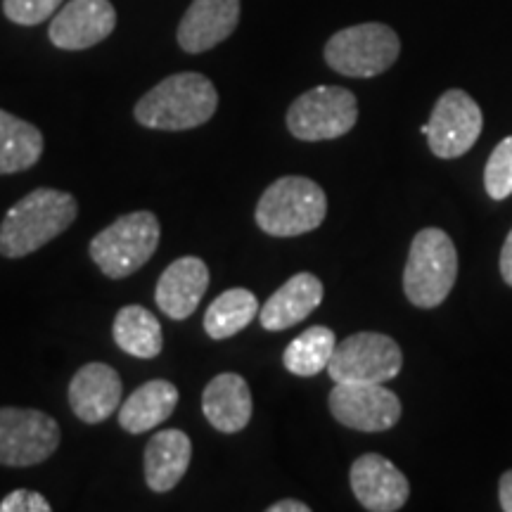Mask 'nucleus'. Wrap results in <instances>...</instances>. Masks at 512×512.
Listing matches in <instances>:
<instances>
[{"mask_svg": "<svg viewBox=\"0 0 512 512\" xmlns=\"http://www.w3.org/2000/svg\"><path fill=\"white\" fill-rule=\"evenodd\" d=\"M259 316V299L245 287L226 290L204 313V332L211 339H228L245 330L252 320Z\"/></svg>", "mask_w": 512, "mask_h": 512, "instance_id": "nucleus-23", "label": "nucleus"}, {"mask_svg": "<svg viewBox=\"0 0 512 512\" xmlns=\"http://www.w3.org/2000/svg\"><path fill=\"white\" fill-rule=\"evenodd\" d=\"M484 117L475 100L460 88L446 91L427 124V143L439 159L463 157L482 136Z\"/></svg>", "mask_w": 512, "mask_h": 512, "instance_id": "nucleus-10", "label": "nucleus"}, {"mask_svg": "<svg viewBox=\"0 0 512 512\" xmlns=\"http://www.w3.org/2000/svg\"><path fill=\"white\" fill-rule=\"evenodd\" d=\"M178 406L176 384L166 380H150L128 396L119 406V425L128 434L150 432L152 427L164 425Z\"/></svg>", "mask_w": 512, "mask_h": 512, "instance_id": "nucleus-20", "label": "nucleus"}, {"mask_svg": "<svg viewBox=\"0 0 512 512\" xmlns=\"http://www.w3.org/2000/svg\"><path fill=\"white\" fill-rule=\"evenodd\" d=\"M356 501L370 512H396L411 496V484L392 460L380 453L356 458L349 472Z\"/></svg>", "mask_w": 512, "mask_h": 512, "instance_id": "nucleus-13", "label": "nucleus"}, {"mask_svg": "<svg viewBox=\"0 0 512 512\" xmlns=\"http://www.w3.org/2000/svg\"><path fill=\"white\" fill-rule=\"evenodd\" d=\"M330 413L339 425L358 432H384L401 418V401L384 384H339L330 392Z\"/></svg>", "mask_w": 512, "mask_h": 512, "instance_id": "nucleus-11", "label": "nucleus"}, {"mask_svg": "<svg viewBox=\"0 0 512 512\" xmlns=\"http://www.w3.org/2000/svg\"><path fill=\"white\" fill-rule=\"evenodd\" d=\"M219 93L207 76L183 72L166 76L150 93L138 100L136 121L155 131H190L216 114Z\"/></svg>", "mask_w": 512, "mask_h": 512, "instance_id": "nucleus-2", "label": "nucleus"}, {"mask_svg": "<svg viewBox=\"0 0 512 512\" xmlns=\"http://www.w3.org/2000/svg\"><path fill=\"white\" fill-rule=\"evenodd\" d=\"M501 275L505 283L512 287V230L508 233V238H505L501 249Z\"/></svg>", "mask_w": 512, "mask_h": 512, "instance_id": "nucleus-28", "label": "nucleus"}, {"mask_svg": "<svg viewBox=\"0 0 512 512\" xmlns=\"http://www.w3.org/2000/svg\"><path fill=\"white\" fill-rule=\"evenodd\" d=\"M252 392L238 373H221L207 384L202 394V413L214 430L223 434L242 432L252 420Z\"/></svg>", "mask_w": 512, "mask_h": 512, "instance_id": "nucleus-18", "label": "nucleus"}, {"mask_svg": "<svg viewBox=\"0 0 512 512\" xmlns=\"http://www.w3.org/2000/svg\"><path fill=\"white\" fill-rule=\"evenodd\" d=\"M64 0H3V12L19 27H36L60 10Z\"/></svg>", "mask_w": 512, "mask_h": 512, "instance_id": "nucleus-26", "label": "nucleus"}, {"mask_svg": "<svg viewBox=\"0 0 512 512\" xmlns=\"http://www.w3.org/2000/svg\"><path fill=\"white\" fill-rule=\"evenodd\" d=\"M498 501L505 512H512V470L505 472L498 484Z\"/></svg>", "mask_w": 512, "mask_h": 512, "instance_id": "nucleus-29", "label": "nucleus"}, {"mask_svg": "<svg viewBox=\"0 0 512 512\" xmlns=\"http://www.w3.org/2000/svg\"><path fill=\"white\" fill-rule=\"evenodd\" d=\"M192 458V441L183 430H162L145 446V484L166 494L181 482Z\"/></svg>", "mask_w": 512, "mask_h": 512, "instance_id": "nucleus-19", "label": "nucleus"}, {"mask_svg": "<svg viewBox=\"0 0 512 512\" xmlns=\"http://www.w3.org/2000/svg\"><path fill=\"white\" fill-rule=\"evenodd\" d=\"M74 195L53 188H36L22 197L0 223V254L22 259L67 230L76 221Z\"/></svg>", "mask_w": 512, "mask_h": 512, "instance_id": "nucleus-1", "label": "nucleus"}, {"mask_svg": "<svg viewBox=\"0 0 512 512\" xmlns=\"http://www.w3.org/2000/svg\"><path fill=\"white\" fill-rule=\"evenodd\" d=\"M403 368L399 344L382 332H356L339 342L328 366L332 382L384 384Z\"/></svg>", "mask_w": 512, "mask_h": 512, "instance_id": "nucleus-8", "label": "nucleus"}, {"mask_svg": "<svg viewBox=\"0 0 512 512\" xmlns=\"http://www.w3.org/2000/svg\"><path fill=\"white\" fill-rule=\"evenodd\" d=\"M458 278V252L441 228L415 235L403 271V292L418 309H437L446 302Z\"/></svg>", "mask_w": 512, "mask_h": 512, "instance_id": "nucleus-4", "label": "nucleus"}, {"mask_svg": "<svg viewBox=\"0 0 512 512\" xmlns=\"http://www.w3.org/2000/svg\"><path fill=\"white\" fill-rule=\"evenodd\" d=\"M484 188L491 200H508L512 195V136L503 138L491 152L484 169Z\"/></svg>", "mask_w": 512, "mask_h": 512, "instance_id": "nucleus-25", "label": "nucleus"}, {"mask_svg": "<svg viewBox=\"0 0 512 512\" xmlns=\"http://www.w3.org/2000/svg\"><path fill=\"white\" fill-rule=\"evenodd\" d=\"M323 302V283L313 273H297L259 309V323L268 332H283L302 323Z\"/></svg>", "mask_w": 512, "mask_h": 512, "instance_id": "nucleus-17", "label": "nucleus"}, {"mask_svg": "<svg viewBox=\"0 0 512 512\" xmlns=\"http://www.w3.org/2000/svg\"><path fill=\"white\" fill-rule=\"evenodd\" d=\"M112 337L121 351L136 358H157L164 347L162 325L157 316L138 304L124 306L117 313L112 323Z\"/></svg>", "mask_w": 512, "mask_h": 512, "instance_id": "nucleus-22", "label": "nucleus"}, {"mask_svg": "<svg viewBox=\"0 0 512 512\" xmlns=\"http://www.w3.org/2000/svg\"><path fill=\"white\" fill-rule=\"evenodd\" d=\"M162 240V226L152 211L119 216L91 240V259L107 278H128L152 259Z\"/></svg>", "mask_w": 512, "mask_h": 512, "instance_id": "nucleus-5", "label": "nucleus"}, {"mask_svg": "<svg viewBox=\"0 0 512 512\" xmlns=\"http://www.w3.org/2000/svg\"><path fill=\"white\" fill-rule=\"evenodd\" d=\"M337 339L335 332L325 325H313V328L304 330L302 335L294 337L287 344L283 363L292 375L299 377H313L323 370H328L332 354H335Z\"/></svg>", "mask_w": 512, "mask_h": 512, "instance_id": "nucleus-24", "label": "nucleus"}, {"mask_svg": "<svg viewBox=\"0 0 512 512\" xmlns=\"http://www.w3.org/2000/svg\"><path fill=\"white\" fill-rule=\"evenodd\" d=\"M209 287V268L200 256H181L159 275L155 302L171 320H185L200 306Z\"/></svg>", "mask_w": 512, "mask_h": 512, "instance_id": "nucleus-16", "label": "nucleus"}, {"mask_svg": "<svg viewBox=\"0 0 512 512\" xmlns=\"http://www.w3.org/2000/svg\"><path fill=\"white\" fill-rule=\"evenodd\" d=\"M238 24L240 0H192L178 24V46L190 55L207 53L226 41Z\"/></svg>", "mask_w": 512, "mask_h": 512, "instance_id": "nucleus-14", "label": "nucleus"}, {"mask_svg": "<svg viewBox=\"0 0 512 512\" xmlns=\"http://www.w3.org/2000/svg\"><path fill=\"white\" fill-rule=\"evenodd\" d=\"M268 512H311V508L302 501H292V498H287V501H278L273 505H268L266 508Z\"/></svg>", "mask_w": 512, "mask_h": 512, "instance_id": "nucleus-30", "label": "nucleus"}, {"mask_svg": "<svg viewBox=\"0 0 512 512\" xmlns=\"http://www.w3.org/2000/svg\"><path fill=\"white\" fill-rule=\"evenodd\" d=\"M43 155V133L34 124L0 110V176L36 166Z\"/></svg>", "mask_w": 512, "mask_h": 512, "instance_id": "nucleus-21", "label": "nucleus"}, {"mask_svg": "<svg viewBox=\"0 0 512 512\" xmlns=\"http://www.w3.org/2000/svg\"><path fill=\"white\" fill-rule=\"evenodd\" d=\"M53 505L46 501L38 491L17 489L0 501V512H50Z\"/></svg>", "mask_w": 512, "mask_h": 512, "instance_id": "nucleus-27", "label": "nucleus"}, {"mask_svg": "<svg viewBox=\"0 0 512 512\" xmlns=\"http://www.w3.org/2000/svg\"><path fill=\"white\" fill-rule=\"evenodd\" d=\"M401 41L387 24L368 22L337 31L325 43V62L349 79H373L399 60Z\"/></svg>", "mask_w": 512, "mask_h": 512, "instance_id": "nucleus-6", "label": "nucleus"}, {"mask_svg": "<svg viewBox=\"0 0 512 512\" xmlns=\"http://www.w3.org/2000/svg\"><path fill=\"white\" fill-rule=\"evenodd\" d=\"M117 27V10L110 0H69L50 22L48 38L60 50L98 46Z\"/></svg>", "mask_w": 512, "mask_h": 512, "instance_id": "nucleus-12", "label": "nucleus"}, {"mask_svg": "<svg viewBox=\"0 0 512 512\" xmlns=\"http://www.w3.org/2000/svg\"><path fill=\"white\" fill-rule=\"evenodd\" d=\"M328 214V197L306 176H283L273 181L256 204V226L271 238H297L311 233Z\"/></svg>", "mask_w": 512, "mask_h": 512, "instance_id": "nucleus-3", "label": "nucleus"}, {"mask_svg": "<svg viewBox=\"0 0 512 512\" xmlns=\"http://www.w3.org/2000/svg\"><path fill=\"white\" fill-rule=\"evenodd\" d=\"M358 121L356 95L342 86H316L287 110V128L297 140L320 143L347 136Z\"/></svg>", "mask_w": 512, "mask_h": 512, "instance_id": "nucleus-7", "label": "nucleus"}, {"mask_svg": "<svg viewBox=\"0 0 512 512\" xmlns=\"http://www.w3.org/2000/svg\"><path fill=\"white\" fill-rule=\"evenodd\" d=\"M69 406L86 425H100L119 411L121 377L107 363H86L69 382Z\"/></svg>", "mask_w": 512, "mask_h": 512, "instance_id": "nucleus-15", "label": "nucleus"}, {"mask_svg": "<svg viewBox=\"0 0 512 512\" xmlns=\"http://www.w3.org/2000/svg\"><path fill=\"white\" fill-rule=\"evenodd\" d=\"M60 446V425L36 408H0V465H41Z\"/></svg>", "mask_w": 512, "mask_h": 512, "instance_id": "nucleus-9", "label": "nucleus"}]
</instances>
